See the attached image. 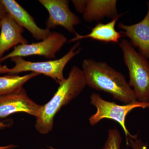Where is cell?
I'll use <instances>...</instances> for the list:
<instances>
[{"mask_svg": "<svg viewBox=\"0 0 149 149\" xmlns=\"http://www.w3.org/2000/svg\"><path fill=\"white\" fill-rule=\"evenodd\" d=\"M82 68L88 87L109 94L114 100L123 103L137 101L134 91L124 75L105 62L85 59L82 62Z\"/></svg>", "mask_w": 149, "mask_h": 149, "instance_id": "obj_1", "label": "cell"}, {"mask_svg": "<svg viewBox=\"0 0 149 149\" xmlns=\"http://www.w3.org/2000/svg\"><path fill=\"white\" fill-rule=\"evenodd\" d=\"M87 86L82 69L72 67L68 77L59 84L50 100L42 106L36 118L35 127L42 134L49 133L53 128L55 116L61 108L77 97Z\"/></svg>", "mask_w": 149, "mask_h": 149, "instance_id": "obj_2", "label": "cell"}, {"mask_svg": "<svg viewBox=\"0 0 149 149\" xmlns=\"http://www.w3.org/2000/svg\"><path fill=\"white\" fill-rule=\"evenodd\" d=\"M119 47L129 72L128 83L133 88L137 101L149 102V61L128 40H121Z\"/></svg>", "mask_w": 149, "mask_h": 149, "instance_id": "obj_3", "label": "cell"}, {"mask_svg": "<svg viewBox=\"0 0 149 149\" xmlns=\"http://www.w3.org/2000/svg\"><path fill=\"white\" fill-rule=\"evenodd\" d=\"M80 45V42H77L70 48L67 53L58 59L32 62L25 60L21 57L13 58H11V61L14 63L15 66L10 69L8 74H17L20 72L31 71L51 77L59 85L65 79L63 75L65 67L82 50V48L79 47Z\"/></svg>", "mask_w": 149, "mask_h": 149, "instance_id": "obj_4", "label": "cell"}, {"mask_svg": "<svg viewBox=\"0 0 149 149\" xmlns=\"http://www.w3.org/2000/svg\"><path fill=\"white\" fill-rule=\"evenodd\" d=\"M91 104L95 107L97 111L89 118V122L94 126L104 119H111L120 125L125 133L126 140L132 136L125 125L127 115L136 108H149V102L138 101L124 105H119L113 102L105 100L99 94L93 93L91 96Z\"/></svg>", "mask_w": 149, "mask_h": 149, "instance_id": "obj_5", "label": "cell"}, {"mask_svg": "<svg viewBox=\"0 0 149 149\" xmlns=\"http://www.w3.org/2000/svg\"><path fill=\"white\" fill-rule=\"evenodd\" d=\"M67 41V38L59 32H52L46 39L38 42L20 45L14 47L12 52L0 59L2 62L15 57L31 56H43L48 59H54L56 55Z\"/></svg>", "mask_w": 149, "mask_h": 149, "instance_id": "obj_6", "label": "cell"}, {"mask_svg": "<svg viewBox=\"0 0 149 149\" xmlns=\"http://www.w3.org/2000/svg\"><path fill=\"white\" fill-rule=\"evenodd\" d=\"M39 2L45 8L49 17L46 22L47 28L54 29L63 27L70 33H76L74 27L81 23V19L70 8L67 0H40Z\"/></svg>", "mask_w": 149, "mask_h": 149, "instance_id": "obj_7", "label": "cell"}, {"mask_svg": "<svg viewBox=\"0 0 149 149\" xmlns=\"http://www.w3.org/2000/svg\"><path fill=\"white\" fill-rule=\"evenodd\" d=\"M30 99L22 88L15 93L0 97V118L17 112H24L37 117L42 107Z\"/></svg>", "mask_w": 149, "mask_h": 149, "instance_id": "obj_8", "label": "cell"}, {"mask_svg": "<svg viewBox=\"0 0 149 149\" xmlns=\"http://www.w3.org/2000/svg\"><path fill=\"white\" fill-rule=\"evenodd\" d=\"M146 16L140 22L131 25L120 22L118 27L121 29L123 36L128 37L133 47L138 48L139 52L149 61V1Z\"/></svg>", "mask_w": 149, "mask_h": 149, "instance_id": "obj_9", "label": "cell"}, {"mask_svg": "<svg viewBox=\"0 0 149 149\" xmlns=\"http://www.w3.org/2000/svg\"><path fill=\"white\" fill-rule=\"evenodd\" d=\"M7 13L19 26L27 29L36 40H43L51 35L50 29H43L25 9L14 0H1Z\"/></svg>", "mask_w": 149, "mask_h": 149, "instance_id": "obj_10", "label": "cell"}, {"mask_svg": "<svg viewBox=\"0 0 149 149\" xmlns=\"http://www.w3.org/2000/svg\"><path fill=\"white\" fill-rule=\"evenodd\" d=\"M0 59L11 48L20 45L28 44V41L22 35L24 28L19 25L8 13L1 22Z\"/></svg>", "mask_w": 149, "mask_h": 149, "instance_id": "obj_11", "label": "cell"}, {"mask_svg": "<svg viewBox=\"0 0 149 149\" xmlns=\"http://www.w3.org/2000/svg\"><path fill=\"white\" fill-rule=\"evenodd\" d=\"M123 14H120L118 16L108 22L98 23L93 28L89 34L86 35H80L76 32L75 37L71 39L69 42H75L84 39H93L105 43H118L120 37H122L120 32H117L115 29L116 22Z\"/></svg>", "mask_w": 149, "mask_h": 149, "instance_id": "obj_12", "label": "cell"}, {"mask_svg": "<svg viewBox=\"0 0 149 149\" xmlns=\"http://www.w3.org/2000/svg\"><path fill=\"white\" fill-rule=\"evenodd\" d=\"M117 3L116 0H87L83 19L88 22L99 21L105 17L113 19L119 15Z\"/></svg>", "mask_w": 149, "mask_h": 149, "instance_id": "obj_13", "label": "cell"}, {"mask_svg": "<svg viewBox=\"0 0 149 149\" xmlns=\"http://www.w3.org/2000/svg\"><path fill=\"white\" fill-rule=\"evenodd\" d=\"M39 74L32 72L21 76L10 74L0 76V97L17 92L27 81Z\"/></svg>", "mask_w": 149, "mask_h": 149, "instance_id": "obj_14", "label": "cell"}, {"mask_svg": "<svg viewBox=\"0 0 149 149\" xmlns=\"http://www.w3.org/2000/svg\"><path fill=\"white\" fill-rule=\"evenodd\" d=\"M122 138L120 132L116 128L110 129L103 149H120Z\"/></svg>", "mask_w": 149, "mask_h": 149, "instance_id": "obj_15", "label": "cell"}, {"mask_svg": "<svg viewBox=\"0 0 149 149\" xmlns=\"http://www.w3.org/2000/svg\"><path fill=\"white\" fill-rule=\"evenodd\" d=\"M126 145L132 149H148L147 144L144 143L141 139H138V135H132L126 140Z\"/></svg>", "mask_w": 149, "mask_h": 149, "instance_id": "obj_16", "label": "cell"}, {"mask_svg": "<svg viewBox=\"0 0 149 149\" xmlns=\"http://www.w3.org/2000/svg\"><path fill=\"white\" fill-rule=\"evenodd\" d=\"M72 2L77 12L83 14L86 8L87 0H73Z\"/></svg>", "mask_w": 149, "mask_h": 149, "instance_id": "obj_17", "label": "cell"}, {"mask_svg": "<svg viewBox=\"0 0 149 149\" xmlns=\"http://www.w3.org/2000/svg\"><path fill=\"white\" fill-rule=\"evenodd\" d=\"M7 13L5 7L2 3L1 1L0 0V22L1 21L3 17Z\"/></svg>", "mask_w": 149, "mask_h": 149, "instance_id": "obj_18", "label": "cell"}, {"mask_svg": "<svg viewBox=\"0 0 149 149\" xmlns=\"http://www.w3.org/2000/svg\"><path fill=\"white\" fill-rule=\"evenodd\" d=\"M10 68H8L6 65L0 66V73H8Z\"/></svg>", "mask_w": 149, "mask_h": 149, "instance_id": "obj_19", "label": "cell"}, {"mask_svg": "<svg viewBox=\"0 0 149 149\" xmlns=\"http://www.w3.org/2000/svg\"><path fill=\"white\" fill-rule=\"evenodd\" d=\"M10 123L6 121H0V129L9 127Z\"/></svg>", "mask_w": 149, "mask_h": 149, "instance_id": "obj_20", "label": "cell"}, {"mask_svg": "<svg viewBox=\"0 0 149 149\" xmlns=\"http://www.w3.org/2000/svg\"><path fill=\"white\" fill-rule=\"evenodd\" d=\"M17 146L15 145L11 144L4 146H0V149H13L15 148Z\"/></svg>", "mask_w": 149, "mask_h": 149, "instance_id": "obj_21", "label": "cell"}, {"mask_svg": "<svg viewBox=\"0 0 149 149\" xmlns=\"http://www.w3.org/2000/svg\"><path fill=\"white\" fill-rule=\"evenodd\" d=\"M49 148H50V149H55L54 148H53V147H49Z\"/></svg>", "mask_w": 149, "mask_h": 149, "instance_id": "obj_22", "label": "cell"}, {"mask_svg": "<svg viewBox=\"0 0 149 149\" xmlns=\"http://www.w3.org/2000/svg\"><path fill=\"white\" fill-rule=\"evenodd\" d=\"M1 22H0V28H1ZM2 66L1 65V63H0V66Z\"/></svg>", "mask_w": 149, "mask_h": 149, "instance_id": "obj_23", "label": "cell"}]
</instances>
